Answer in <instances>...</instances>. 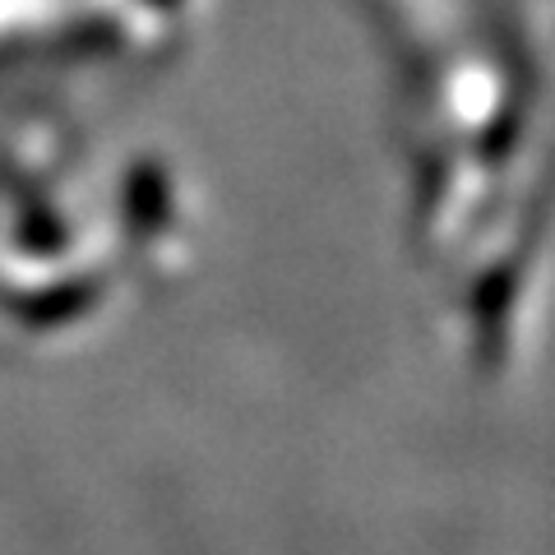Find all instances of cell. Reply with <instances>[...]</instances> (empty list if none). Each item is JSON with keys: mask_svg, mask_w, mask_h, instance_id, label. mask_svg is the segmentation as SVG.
<instances>
[{"mask_svg": "<svg viewBox=\"0 0 555 555\" xmlns=\"http://www.w3.org/2000/svg\"><path fill=\"white\" fill-rule=\"evenodd\" d=\"M126 218L134 232H158L167 222V185L158 171H134L130 190H126Z\"/></svg>", "mask_w": 555, "mask_h": 555, "instance_id": "obj_2", "label": "cell"}, {"mask_svg": "<svg viewBox=\"0 0 555 555\" xmlns=\"http://www.w3.org/2000/svg\"><path fill=\"white\" fill-rule=\"evenodd\" d=\"M93 297H98V283H65V287L42 292L38 301H24L20 315L33 324H65V320L83 315V310L93 306Z\"/></svg>", "mask_w": 555, "mask_h": 555, "instance_id": "obj_1", "label": "cell"}]
</instances>
